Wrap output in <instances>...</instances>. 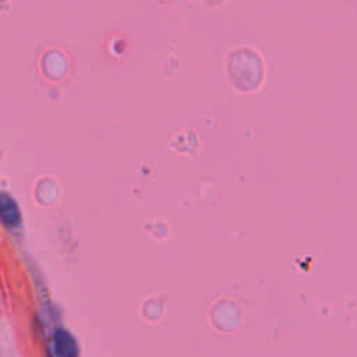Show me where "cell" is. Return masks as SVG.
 Instances as JSON below:
<instances>
[{
    "label": "cell",
    "mask_w": 357,
    "mask_h": 357,
    "mask_svg": "<svg viewBox=\"0 0 357 357\" xmlns=\"http://www.w3.org/2000/svg\"><path fill=\"white\" fill-rule=\"evenodd\" d=\"M55 351L58 357H79L80 349L74 336L66 329H56L54 335Z\"/></svg>",
    "instance_id": "6da1fadb"
},
{
    "label": "cell",
    "mask_w": 357,
    "mask_h": 357,
    "mask_svg": "<svg viewBox=\"0 0 357 357\" xmlns=\"http://www.w3.org/2000/svg\"><path fill=\"white\" fill-rule=\"evenodd\" d=\"M0 221L6 226H17L22 221L19 205L10 196L3 193H0Z\"/></svg>",
    "instance_id": "7a4b0ae2"
}]
</instances>
